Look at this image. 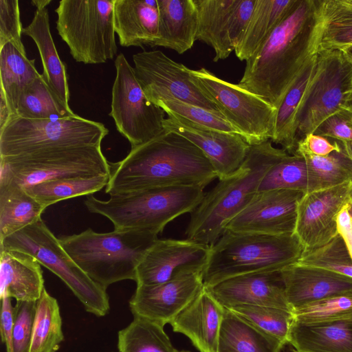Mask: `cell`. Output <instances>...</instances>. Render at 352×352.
Segmentation results:
<instances>
[{
    "label": "cell",
    "instance_id": "ac0fdd59",
    "mask_svg": "<svg viewBox=\"0 0 352 352\" xmlns=\"http://www.w3.org/2000/svg\"><path fill=\"white\" fill-rule=\"evenodd\" d=\"M351 183L307 192L301 199L295 234L306 250L321 247L338 234L337 217L349 199Z\"/></svg>",
    "mask_w": 352,
    "mask_h": 352
},
{
    "label": "cell",
    "instance_id": "816d5d0a",
    "mask_svg": "<svg viewBox=\"0 0 352 352\" xmlns=\"http://www.w3.org/2000/svg\"><path fill=\"white\" fill-rule=\"evenodd\" d=\"M338 232L342 238L352 258V222L347 211L346 204L337 217Z\"/></svg>",
    "mask_w": 352,
    "mask_h": 352
},
{
    "label": "cell",
    "instance_id": "74e56055",
    "mask_svg": "<svg viewBox=\"0 0 352 352\" xmlns=\"http://www.w3.org/2000/svg\"><path fill=\"white\" fill-rule=\"evenodd\" d=\"M63 339L59 305L45 288L36 301L30 352H57Z\"/></svg>",
    "mask_w": 352,
    "mask_h": 352
},
{
    "label": "cell",
    "instance_id": "ab89813d",
    "mask_svg": "<svg viewBox=\"0 0 352 352\" xmlns=\"http://www.w3.org/2000/svg\"><path fill=\"white\" fill-rule=\"evenodd\" d=\"M144 92L151 102L160 107L166 113L178 115L187 120L210 129L240 135L219 111H210L185 102L166 91L144 89Z\"/></svg>",
    "mask_w": 352,
    "mask_h": 352
},
{
    "label": "cell",
    "instance_id": "f1b7e54d",
    "mask_svg": "<svg viewBox=\"0 0 352 352\" xmlns=\"http://www.w3.org/2000/svg\"><path fill=\"white\" fill-rule=\"evenodd\" d=\"M287 342L296 352H352V322L305 325L292 320Z\"/></svg>",
    "mask_w": 352,
    "mask_h": 352
},
{
    "label": "cell",
    "instance_id": "277c9868",
    "mask_svg": "<svg viewBox=\"0 0 352 352\" xmlns=\"http://www.w3.org/2000/svg\"><path fill=\"white\" fill-rule=\"evenodd\" d=\"M157 234L146 230L99 233L88 228L58 240L78 267L107 289L121 280H135L138 266L158 239Z\"/></svg>",
    "mask_w": 352,
    "mask_h": 352
},
{
    "label": "cell",
    "instance_id": "6f0895ef",
    "mask_svg": "<svg viewBox=\"0 0 352 352\" xmlns=\"http://www.w3.org/2000/svg\"><path fill=\"white\" fill-rule=\"evenodd\" d=\"M342 111H344V112L352 116V94L349 97V100H347V102Z\"/></svg>",
    "mask_w": 352,
    "mask_h": 352
},
{
    "label": "cell",
    "instance_id": "6125c7cd",
    "mask_svg": "<svg viewBox=\"0 0 352 352\" xmlns=\"http://www.w3.org/2000/svg\"><path fill=\"white\" fill-rule=\"evenodd\" d=\"M179 352H188V351H179Z\"/></svg>",
    "mask_w": 352,
    "mask_h": 352
},
{
    "label": "cell",
    "instance_id": "7dc6e473",
    "mask_svg": "<svg viewBox=\"0 0 352 352\" xmlns=\"http://www.w3.org/2000/svg\"><path fill=\"white\" fill-rule=\"evenodd\" d=\"M314 133L340 142L352 141V116L344 111L338 113L326 120Z\"/></svg>",
    "mask_w": 352,
    "mask_h": 352
},
{
    "label": "cell",
    "instance_id": "4fadbf2b",
    "mask_svg": "<svg viewBox=\"0 0 352 352\" xmlns=\"http://www.w3.org/2000/svg\"><path fill=\"white\" fill-rule=\"evenodd\" d=\"M319 54L318 72L298 116L297 142L341 112L352 94V65L339 50Z\"/></svg>",
    "mask_w": 352,
    "mask_h": 352
},
{
    "label": "cell",
    "instance_id": "3957f363",
    "mask_svg": "<svg viewBox=\"0 0 352 352\" xmlns=\"http://www.w3.org/2000/svg\"><path fill=\"white\" fill-rule=\"evenodd\" d=\"M287 154L283 148L273 146L270 140L252 145L241 167L204 194L191 212L187 239L214 245L226 225L253 199L267 170Z\"/></svg>",
    "mask_w": 352,
    "mask_h": 352
},
{
    "label": "cell",
    "instance_id": "60d3db41",
    "mask_svg": "<svg viewBox=\"0 0 352 352\" xmlns=\"http://www.w3.org/2000/svg\"><path fill=\"white\" fill-rule=\"evenodd\" d=\"M293 321L305 325L352 322V290L294 309Z\"/></svg>",
    "mask_w": 352,
    "mask_h": 352
},
{
    "label": "cell",
    "instance_id": "f6af8a7d",
    "mask_svg": "<svg viewBox=\"0 0 352 352\" xmlns=\"http://www.w3.org/2000/svg\"><path fill=\"white\" fill-rule=\"evenodd\" d=\"M36 302H16L12 334L13 352H30Z\"/></svg>",
    "mask_w": 352,
    "mask_h": 352
},
{
    "label": "cell",
    "instance_id": "1f68e13d",
    "mask_svg": "<svg viewBox=\"0 0 352 352\" xmlns=\"http://www.w3.org/2000/svg\"><path fill=\"white\" fill-rule=\"evenodd\" d=\"M296 0H256L250 22L234 52L240 60H247L268 38L284 19Z\"/></svg>",
    "mask_w": 352,
    "mask_h": 352
},
{
    "label": "cell",
    "instance_id": "2e32d148",
    "mask_svg": "<svg viewBox=\"0 0 352 352\" xmlns=\"http://www.w3.org/2000/svg\"><path fill=\"white\" fill-rule=\"evenodd\" d=\"M167 114L163 122L165 131L177 133L197 146L219 180L232 175L243 164L251 146L240 135L199 125L172 113Z\"/></svg>",
    "mask_w": 352,
    "mask_h": 352
},
{
    "label": "cell",
    "instance_id": "7a4b0ae2",
    "mask_svg": "<svg viewBox=\"0 0 352 352\" xmlns=\"http://www.w3.org/2000/svg\"><path fill=\"white\" fill-rule=\"evenodd\" d=\"M110 165V178L105 188L110 196L168 186L204 188L217 177L197 146L170 131L131 148L122 160Z\"/></svg>",
    "mask_w": 352,
    "mask_h": 352
},
{
    "label": "cell",
    "instance_id": "6da1fadb",
    "mask_svg": "<svg viewBox=\"0 0 352 352\" xmlns=\"http://www.w3.org/2000/svg\"><path fill=\"white\" fill-rule=\"evenodd\" d=\"M314 0H296L258 50L246 60L239 84L277 110L288 90L318 52Z\"/></svg>",
    "mask_w": 352,
    "mask_h": 352
},
{
    "label": "cell",
    "instance_id": "94428289",
    "mask_svg": "<svg viewBox=\"0 0 352 352\" xmlns=\"http://www.w3.org/2000/svg\"><path fill=\"white\" fill-rule=\"evenodd\" d=\"M349 197V199L352 201V182H351V186H350Z\"/></svg>",
    "mask_w": 352,
    "mask_h": 352
},
{
    "label": "cell",
    "instance_id": "f907efd6",
    "mask_svg": "<svg viewBox=\"0 0 352 352\" xmlns=\"http://www.w3.org/2000/svg\"><path fill=\"white\" fill-rule=\"evenodd\" d=\"M14 324V307L10 298H1L0 332L1 341L6 344L7 352H13L12 334Z\"/></svg>",
    "mask_w": 352,
    "mask_h": 352
},
{
    "label": "cell",
    "instance_id": "db71d44e",
    "mask_svg": "<svg viewBox=\"0 0 352 352\" xmlns=\"http://www.w3.org/2000/svg\"><path fill=\"white\" fill-rule=\"evenodd\" d=\"M340 142L344 153L352 161V141H342Z\"/></svg>",
    "mask_w": 352,
    "mask_h": 352
},
{
    "label": "cell",
    "instance_id": "e0dca14e",
    "mask_svg": "<svg viewBox=\"0 0 352 352\" xmlns=\"http://www.w3.org/2000/svg\"><path fill=\"white\" fill-rule=\"evenodd\" d=\"M133 60L136 78L143 90L166 91L185 102L219 111L192 80L190 69L162 51L138 52L133 56Z\"/></svg>",
    "mask_w": 352,
    "mask_h": 352
},
{
    "label": "cell",
    "instance_id": "f35d334b",
    "mask_svg": "<svg viewBox=\"0 0 352 352\" xmlns=\"http://www.w3.org/2000/svg\"><path fill=\"white\" fill-rule=\"evenodd\" d=\"M16 116L32 120H57L77 114L58 100L41 74L22 93Z\"/></svg>",
    "mask_w": 352,
    "mask_h": 352
},
{
    "label": "cell",
    "instance_id": "e575fe53",
    "mask_svg": "<svg viewBox=\"0 0 352 352\" xmlns=\"http://www.w3.org/2000/svg\"><path fill=\"white\" fill-rule=\"evenodd\" d=\"M295 153L304 157L307 170V190L311 192L352 182V161L344 153L333 151L318 156L305 151Z\"/></svg>",
    "mask_w": 352,
    "mask_h": 352
},
{
    "label": "cell",
    "instance_id": "7c38bea8",
    "mask_svg": "<svg viewBox=\"0 0 352 352\" xmlns=\"http://www.w3.org/2000/svg\"><path fill=\"white\" fill-rule=\"evenodd\" d=\"M116 76L112 87L109 116L131 148L145 144L166 131L165 112L146 96L134 68L121 53L115 60Z\"/></svg>",
    "mask_w": 352,
    "mask_h": 352
},
{
    "label": "cell",
    "instance_id": "7bdbcfd3",
    "mask_svg": "<svg viewBox=\"0 0 352 352\" xmlns=\"http://www.w3.org/2000/svg\"><path fill=\"white\" fill-rule=\"evenodd\" d=\"M229 309L282 342H287L293 320L292 312L277 307L250 305H238Z\"/></svg>",
    "mask_w": 352,
    "mask_h": 352
},
{
    "label": "cell",
    "instance_id": "52a82bcc",
    "mask_svg": "<svg viewBox=\"0 0 352 352\" xmlns=\"http://www.w3.org/2000/svg\"><path fill=\"white\" fill-rule=\"evenodd\" d=\"M0 249L17 250L36 258L65 283L87 312L102 317L109 311L106 289L78 267L41 219L0 241Z\"/></svg>",
    "mask_w": 352,
    "mask_h": 352
},
{
    "label": "cell",
    "instance_id": "11a10c76",
    "mask_svg": "<svg viewBox=\"0 0 352 352\" xmlns=\"http://www.w3.org/2000/svg\"><path fill=\"white\" fill-rule=\"evenodd\" d=\"M51 2L52 0H33L31 3L36 7V9H43L46 8Z\"/></svg>",
    "mask_w": 352,
    "mask_h": 352
},
{
    "label": "cell",
    "instance_id": "f546056e",
    "mask_svg": "<svg viewBox=\"0 0 352 352\" xmlns=\"http://www.w3.org/2000/svg\"><path fill=\"white\" fill-rule=\"evenodd\" d=\"M318 52L352 46V0H314Z\"/></svg>",
    "mask_w": 352,
    "mask_h": 352
},
{
    "label": "cell",
    "instance_id": "9c48e42d",
    "mask_svg": "<svg viewBox=\"0 0 352 352\" xmlns=\"http://www.w3.org/2000/svg\"><path fill=\"white\" fill-rule=\"evenodd\" d=\"M108 133L103 124L78 115L57 120H32L14 116L0 129V157L100 145Z\"/></svg>",
    "mask_w": 352,
    "mask_h": 352
},
{
    "label": "cell",
    "instance_id": "5b68a950",
    "mask_svg": "<svg viewBox=\"0 0 352 352\" xmlns=\"http://www.w3.org/2000/svg\"><path fill=\"white\" fill-rule=\"evenodd\" d=\"M306 248L298 236L225 231L210 246L202 273L204 285L212 287L236 276L280 271L296 263Z\"/></svg>",
    "mask_w": 352,
    "mask_h": 352
},
{
    "label": "cell",
    "instance_id": "d590c367",
    "mask_svg": "<svg viewBox=\"0 0 352 352\" xmlns=\"http://www.w3.org/2000/svg\"><path fill=\"white\" fill-rule=\"evenodd\" d=\"M110 175L65 177L43 182L25 188L45 208L67 199L90 195L106 186Z\"/></svg>",
    "mask_w": 352,
    "mask_h": 352
},
{
    "label": "cell",
    "instance_id": "603a6c76",
    "mask_svg": "<svg viewBox=\"0 0 352 352\" xmlns=\"http://www.w3.org/2000/svg\"><path fill=\"white\" fill-rule=\"evenodd\" d=\"M0 296L16 302H36L44 289L41 264L32 255L0 249Z\"/></svg>",
    "mask_w": 352,
    "mask_h": 352
},
{
    "label": "cell",
    "instance_id": "d6a6232c",
    "mask_svg": "<svg viewBox=\"0 0 352 352\" xmlns=\"http://www.w3.org/2000/svg\"><path fill=\"white\" fill-rule=\"evenodd\" d=\"M34 60L29 59L12 42L0 47V96L6 100L12 117L16 116L25 89L41 76Z\"/></svg>",
    "mask_w": 352,
    "mask_h": 352
},
{
    "label": "cell",
    "instance_id": "d4e9b609",
    "mask_svg": "<svg viewBox=\"0 0 352 352\" xmlns=\"http://www.w3.org/2000/svg\"><path fill=\"white\" fill-rule=\"evenodd\" d=\"M160 12L159 37L154 43L179 54L196 41L197 11L193 0H157Z\"/></svg>",
    "mask_w": 352,
    "mask_h": 352
},
{
    "label": "cell",
    "instance_id": "ffe728a7",
    "mask_svg": "<svg viewBox=\"0 0 352 352\" xmlns=\"http://www.w3.org/2000/svg\"><path fill=\"white\" fill-rule=\"evenodd\" d=\"M280 271L243 274L206 287L228 309L250 305L277 307L292 312L285 296Z\"/></svg>",
    "mask_w": 352,
    "mask_h": 352
},
{
    "label": "cell",
    "instance_id": "c3c4849f",
    "mask_svg": "<svg viewBox=\"0 0 352 352\" xmlns=\"http://www.w3.org/2000/svg\"><path fill=\"white\" fill-rule=\"evenodd\" d=\"M256 0H239L232 17L230 40L234 50L238 45L251 19Z\"/></svg>",
    "mask_w": 352,
    "mask_h": 352
},
{
    "label": "cell",
    "instance_id": "9f6ffc18",
    "mask_svg": "<svg viewBox=\"0 0 352 352\" xmlns=\"http://www.w3.org/2000/svg\"><path fill=\"white\" fill-rule=\"evenodd\" d=\"M345 59L352 65V46L346 47L340 51Z\"/></svg>",
    "mask_w": 352,
    "mask_h": 352
},
{
    "label": "cell",
    "instance_id": "4dcf8cb0",
    "mask_svg": "<svg viewBox=\"0 0 352 352\" xmlns=\"http://www.w3.org/2000/svg\"><path fill=\"white\" fill-rule=\"evenodd\" d=\"M283 344L225 307L217 352H279Z\"/></svg>",
    "mask_w": 352,
    "mask_h": 352
},
{
    "label": "cell",
    "instance_id": "83f0119b",
    "mask_svg": "<svg viewBox=\"0 0 352 352\" xmlns=\"http://www.w3.org/2000/svg\"><path fill=\"white\" fill-rule=\"evenodd\" d=\"M197 11L196 40L212 47L214 62L228 58L234 51L230 32L239 0H193Z\"/></svg>",
    "mask_w": 352,
    "mask_h": 352
},
{
    "label": "cell",
    "instance_id": "91938a15",
    "mask_svg": "<svg viewBox=\"0 0 352 352\" xmlns=\"http://www.w3.org/2000/svg\"><path fill=\"white\" fill-rule=\"evenodd\" d=\"M346 208L352 222V201L349 199L346 203Z\"/></svg>",
    "mask_w": 352,
    "mask_h": 352
},
{
    "label": "cell",
    "instance_id": "f5cc1de1",
    "mask_svg": "<svg viewBox=\"0 0 352 352\" xmlns=\"http://www.w3.org/2000/svg\"><path fill=\"white\" fill-rule=\"evenodd\" d=\"M11 117L12 114L6 100L0 96V129L4 126Z\"/></svg>",
    "mask_w": 352,
    "mask_h": 352
},
{
    "label": "cell",
    "instance_id": "cb8c5ba5",
    "mask_svg": "<svg viewBox=\"0 0 352 352\" xmlns=\"http://www.w3.org/2000/svg\"><path fill=\"white\" fill-rule=\"evenodd\" d=\"M115 32L123 47H153L159 37L157 0H115Z\"/></svg>",
    "mask_w": 352,
    "mask_h": 352
},
{
    "label": "cell",
    "instance_id": "b9f144b4",
    "mask_svg": "<svg viewBox=\"0 0 352 352\" xmlns=\"http://www.w3.org/2000/svg\"><path fill=\"white\" fill-rule=\"evenodd\" d=\"M275 189L307 190V170L304 157L287 154L274 164L263 177L258 192Z\"/></svg>",
    "mask_w": 352,
    "mask_h": 352
},
{
    "label": "cell",
    "instance_id": "484cf974",
    "mask_svg": "<svg viewBox=\"0 0 352 352\" xmlns=\"http://www.w3.org/2000/svg\"><path fill=\"white\" fill-rule=\"evenodd\" d=\"M23 34L31 37L37 46L43 69L41 75L45 82L58 100L70 109L66 68L53 41L47 8L36 9L30 24L23 29Z\"/></svg>",
    "mask_w": 352,
    "mask_h": 352
},
{
    "label": "cell",
    "instance_id": "680465c9",
    "mask_svg": "<svg viewBox=\"0 0 352 352\" xmlns=\"http://www.w3.org/2000/svg\"><path fill=\"white\" fill-rule=\"evenodd\" d=\"M279 352H296L292 345L287 342L284 343L279 350Z\"/></svg>",
    "mask_w": 352,
    "mask_h": 352
},
{
    "label": "cell",
    "instance_id": "8fae6325",
    "mask_svg": "<svg viewBox=\"0 0 352 352\" xmlns=\"http://www.w3.org/2000/svg\"><path fill=\"white\" fill-rule=\"evenodd\" d=\"M190 72L195 85L250 146L271 140L277 111L272 104L206 68Z\"/></svg>",
    "mask_w": 352,
    "mask_h": 352
},
{
    "label": "cell",
    "instance_id": "30bf717a",
    "mask_svg": "<svg viewBox=\"0 0 352 352\" xmlns=\"http://www.w3.org/2000/svg\"><path fill=\"white\" fill-rule=\"evenodd\" d=\"M100 145L49 149L0 157V184L23 188L65 177L110 175Z\"/></svg>",
    "mask_w": 352,
    "mask_h": 352
},
{
    "label": "cell",
    "instance_id": "ba28073f",
    "mask_svg": "<svg viewBox=\"0 0 352 352\" xmlns=\"http://www.w3.org/2000/svg\"><path fill=\"white\" fill-rule=\"evenodd\" d=\"M115 0H61L55 10L56 29L74 60L98 64L117 53Z\"/></svg>",
    "mask_w": 352,
    "mask_h": 352
},
{
    "label": "cell",
    "instance_id": "d6986e66",
    "mask_svg": "<svg viewBox=\"0 0 352 352\" xmlns=\"http://www.w3.org/2000/svg\"><path fill=\"white\" fill-rule=\"evenodd\" d=\"M204 287L202 274L160 284L137 285L129 300L133 316L162 325L169 323L191 302Z\"/></svg>",
    "mask_w": 352,
    "mask_h": 352
},
{
    "label": "cell",
    "instance_id": "836d02e7",
    "mask_svg": "<svg viewBox=\"0 0 352 352\" xmlns=\"http://www.w3.org/2000/svg\"><path fill=\"white\" fill-rule=\"evenodd\" d=\"M45 210L25 188L0 184V241L41 219Z\"/></svg>",
    "mask_w": 352,
    "mask_h": 352
},
{
    "label": "cell",
    "instance_id": "681fc988",
    "mask_svg": "<svg viewBox=\"0 0 352 352\" xmlns=\"http://www.w3.org/2000/svg\"><path fill=\"white\" fill-rule=\"evenodd\" d=\"M342 149L341 142L331 143L324 136L310 133L297 142L296 151H305L318 156H327L333 151H340Z\"/></svg>",
    "mask_w": 352,
    "mask_h": 352
},
{
    "label": "cell",
    "instance_id": "8d00e7d4",
    "mask_svg": "<svg viewBox=\"0 0 352 352\" xmlns=\"http://www.w3.org/2000/svg\"><path fill=\"white\" fill-rule=\"evenodd\" d=\"M164 325L133 316L132 322L118 334L119 352H179L164 330Z\"/></svg>",
    "mask_w": 352,
    "mask_h": 352
},
{
    "label": "cell",
    "instance_id": "5bb4252c",
    "mask_svg": "<svg viewBox=\"0 0 352 352\" xmlns=\"http://www.w3.org/2000/svg\"><path fill=\"white\" fill-rule=\"evenodd\" d=\"M210 246L192 240L157 239L136 272L137 285H151L202 274Z\"/></svg>",
    "mask_w": 352,
    "mask_h": 352
},
{
    "label": "cell",
    "instance_id": "9a60e30c",
    "mask_svg": "<svg viewBox=\"0 0 352 352\" xmlns=\"http://www.w3.org/2000/svg\"><path fill=\"white\" fill-rule=\"evenodd\" d=\"M306 193L291 189L258 192L250 203L226 225L225 231L293 234L298 206Z\"/></svg>",
    "mask_w": 352,
    "mask_h": 352
},
{
    "label": "cell",
    "instance_id": "44dd1931",
    "mask_svg": "<svg viewBox=\"0 0 352 352\" xmlns=\"http://www.w3.org/2000/svg\"><path fill=\"white\" fill-rule=\"evenodd\" d=\"M280 272L292 311L307 303L352 290V278L327 269L296 263Z\"/></svg>",
    "mask_w": 352,
    "mask_h": 352
},
{
    "label": "cell",
    "instance_id": "ee69618b",
    "mask_svg": "<svg viewBox=\"0 0 352 352\" xmlns=\"http://www.w3.org/2000/svg\"><path fill=\"white\" fill-rule=\"evenodd\" d=\"M297 263L327 269L352 278V258L339 234L321 247L306 250Z\"/></svg>",
    "mask_w": 352,
    "mask_h": 352
},
{
    "label": "cell",
    "instance_id": "7402d4cb",
    "mask_svg": "<svg viewBox=\"0 0 352 352\" xmlns=\"http://www.w3.org/2000/svg\"><path fill=\"white\" fill-rule=\"evenodd\" d=\"M225 307L204 285L170 322L173 331L188 337L199 352H217Z\"/></svg>",
    "mask_w": 352,
    "mask_h": 352
},
{
    "label": "cell",
    "instance_id": "4316f807",
    "mask_svg": "<svg viewBox=\"0 0 352 352\" xmlns=\"http://www.w3.org/2000/svg\"><path fill=\"white\" fill-rule=\"evenodd\" d=\"M320 64V54H316L283 98L277 109L271 141L295 153L297 142V119Z\"/></svg>",
    "mask_w": 352,
    "mask_h": 352
},
{
    "label": "cell",
    "instance_id": "8992f818",
    "mask_svg": "<svg viewBox=\"0 0 352 352\" xmlns=\"http://www.w3.org/2000/svg\"><path fill=\"white\" fill-rule=\"evenodd\" d=\"M203 190L194 186L160 187L111 195L106 201L89 196L85 204L90 212L109 219L116 230H146L159 234L172 220L191 213L201 203Z\"/></svg>",
    "mask_w": 352,
    "mask_h": 352
},
{
    "label": "cell",
    "instance_id": "bcb514c9",
    "mask_svg": "<svg viewBox=\"0 0 352 352\" xmlns=\"http://www.w3.org/2000/svg\"><path fill=\"white\" fill-rule=\"evenodd\" d=\"M23 29L19 1L0 0V47L7 42H12L23 54L27 55L21 41Z\"/></svg>",
    "mask_w": 352,
    "mask_h": 352
}]
</instances>
